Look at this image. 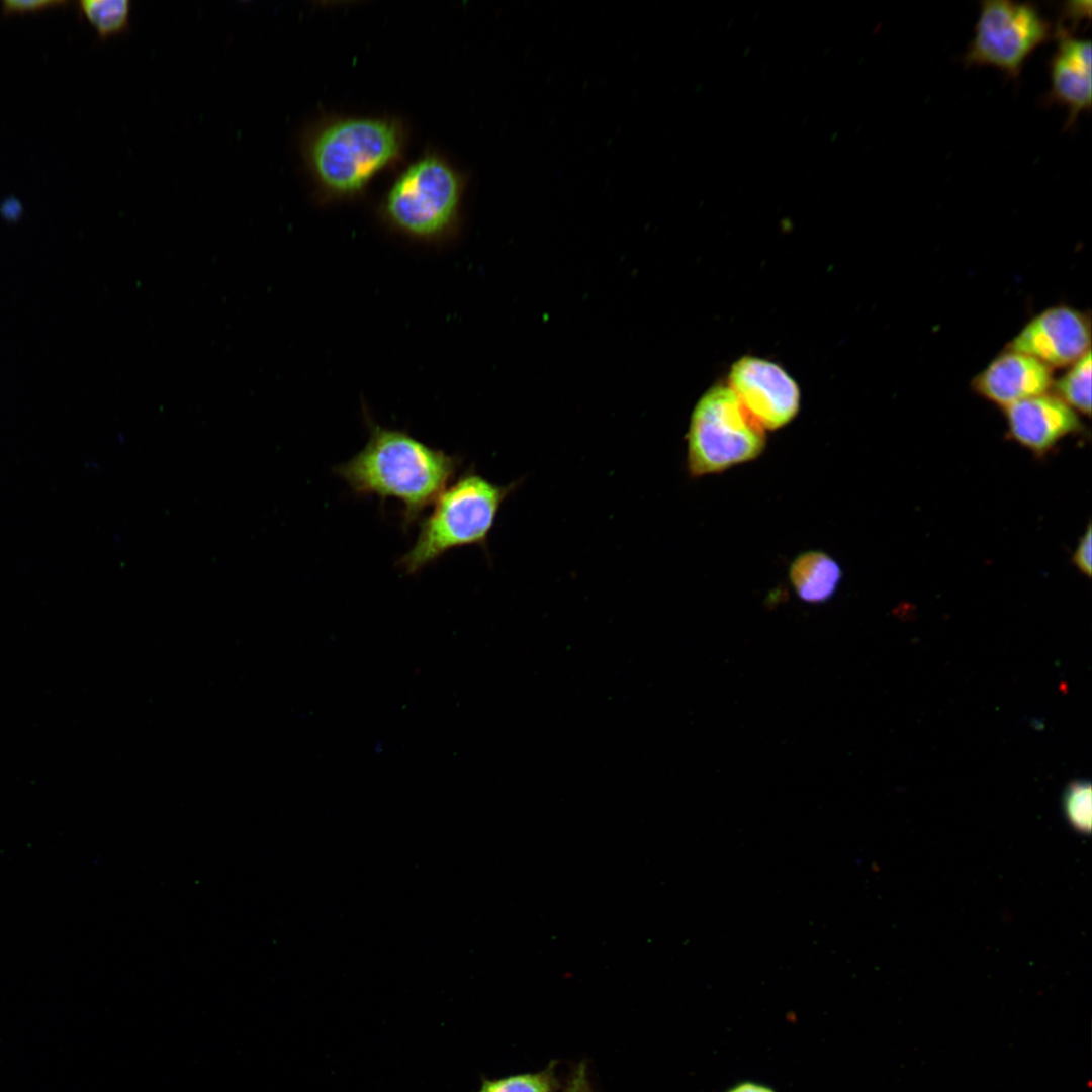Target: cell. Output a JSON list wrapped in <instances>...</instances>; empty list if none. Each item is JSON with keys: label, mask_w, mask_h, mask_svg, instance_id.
<instances>
[{"label": "cell", "mask_w": 1092, "mask_h": 1092, "mask_svg": "<svg viewBox=\"0 0 1092 1092\" xmlns=\"http://www.w3.org/2000/svg\"><path fill=\"white\" fill-rule=\"evenodd\" d=\"M369 439L364 448L334 468L357 495H375L402 505V526L421 518L456 474L461 458L431 447L408 432L378 425L364 412Z\"/></svg>", "instance_id": "obj_1"}, {"label": "cell", "mask_w": 1092, "mask_h": 1092, "mask_svg": "<svg viewBox=\"0 0 1092 1092\" xmlns=\"http://www.w3.org/2000/svg\"><path fill=\"white\" fill-rule=\"evenodd\" d=\"M402 146V129L394 121L351 117L313 132L304 145V155L324 190L349 196L360 192L377 172L397 159Z\"/></svg>", "instance_id": "obj_2"}, {"label": "cell", "mask_w": 1092, "mask_h": 1092, "mask_svg": "<svg viewBox=\"0 0 1092 1092\" xmlns=\"http://www.w3.org/2000/svg\"><path fill=\"white\" fill-rule=\"evenodd\" d=\"M516 487L517 482L498 485L472 469L465 471L433 503L413 547L397 566L415 574L454 548H485L499 508Z\"/></svg>", "instance_id": "obj_3"}, {"label": "cell", "mask_w": 1092, "mask_h": 1092, "mask_svg": "<svg viewBox=\"0 0 1092 1092\" xmlns=\"http://www.w3.org/2000/svg\"><path fill=\"white\" fill-rule=\"evenodd\" d=\"M461 194L459 174L440 157L427 155L396 178L383 201L382 215L407 238L442 243L457 229Z\"/></svg>", "instance_id": "obj_4"}, {"label": "cell", "mask_w": 1092, "mask_h": 1092, "mask_svg": "<svg viewBox=\"0 0 1092 1092\" xmlns=\"http://www.w3.org/2000/svg\"><path fill=\"white\" fill-rule=\"evenodd\" d=\"M764 447V429L729 386L712 387L697 402L687 434V468L692 477L753 460Z\"/></svg>", "instance_id": "obj_5"}, {"label": "cell", "mask_w": 1092, "mask_h": 1092, "mask_svg": "<svg viewBox=\"0 0 1092 1092\" xmlns=\"http://www.w3.org/2000/svg\"><path fill=\"white\" fill-rule=\"evenodd\" d=\"M1052 33V24L1033 2L983 0L963 61L996 66L1016 79L1025 59Z\"/></svg>", "instance_id": "obj_6"}, {"label": "cell", "mask_w": 1092, "mask_h": 1092, "mask_svg": "<svg viewBox=\"0 0 1092 1092\" xmlns=\"http://www.w3.org/2000/svg\"><path fill=\"white\" fill-rule=\"evenodd\" d=\"M728 380L729 388L763 429L785 426L799 411L798 385L776 363L742 357L732 366Z\"/></svg>", "instance_id": "obj_7"}, {"label": "cell", "mask_w": 1092, "mask_h": 1092, "mask_svg": "<svg viewBox=\"0 0 1092 1092\" xmlns=\"http://www.w3.org/2000/svg\"><path fill=\"white\" fill-rule=\"evenodd\" d=\"M1090 318L1068 305L1049 307L1033 316L1009 342L1007 350L1029 355L1051 368L1073 364L1091 350Z\"/></svg>", "instance_id": "obj_8"}, {"label": "cell", "mask_w": 1092, "mask_h": 1092, "mask_svg": "<svg viewBox=\"0 0 1092 1092\" xmlns=\"http://www.w3.org/2000/svg\"><path fill=\"white\" fill-rule=\"evenodd\" d=\"M1054 33L1057 48L1049 61L1051 87L1043 103L1066 106L1069 127L1082 110L1091 107V40L1074 36L1058 23Z\"/></svg>", "instance_id": "obj_9"}, {"label": "cell", "mask_w": 1092, "mask_h": 1092, "mask_svg": "<svg viewBox=\"0 0 1092 1092\" xmlns=\"http://www.w3.org/2000/svg\"><path fill=\"white\" fill-rule=\"evenodd\" d=\"M1004 414L1010 437L1036 455L1081 428L1078 414L1049 392L1008 405Z\"/></svg>", "instance_id": "obj_10"}, {"label": "cell", "mask_w": 1092, "mask_h": 1092, "mask_svg": "<svg viewBox=\"0 0 1092 1092\" xmlns=\"http://www.w3.org/2000/svg\"><path fill=\"white\" fill-rule=\"evenodd\" d=\"M1052 369L1029 355L1005 349L973 378L972 388L1004 408L1048 393L1055 380Z\"/></svg>", "instance_id": "obj_11"}, {"label": "cell", "mask_w": 1092, "mask_h": 1092, "mask_svg": "<svg viewBox=\"0 0 1092 1092\" xmlns=\"http://www.w3.org/2000/svg\"><path fill=\"white\" fill-rule=\"evenodd\" d=\"M842 577L839 564L821 551H807L792 562L789 569L791 584L800 599L808 603H824L837 590Z\"/></svg>", "instance_id": "obj_12"}, {"label": "cell", "mask_w": 1092, "mask_h": 1092, "mask_svg": "<svg viewBox=\"0 0 1092 1092\" xmlns=\"http://www.w3.org/2000/svg\"><path fill=\"white\" fill-rule=\"evenodd\" d=\"M1091 350L1087 351L1060 378L1054 380L1055 395L1076 413L1091 414Z\"/></svg>", "instance_id": "obj_13"}, {"label": "cell", "mask_w": 1092, "mask_h": 1092, "mask_svg": "<svg viewBox=\"0 0 1092 1092\" xmlns=\"http://www.w3.org/2000/svg\"><path fill=\"white\" fill-rule=\"evenodd\" d=\"M557 1061L537 1072L519 1073L500 1078H482L477 1092H557L562 1084L556 1074Z\"/></svg>", "instance_id": "obj_14"}, {"label": "cell", "mask_w": 1092, "mask_h": 1092, "mask_svg": "<svg viewBox=\"0 0 1092 1092\" xmlns=\"http://www.w3.org/2000/svg\"><path fill=\"white\" fill-rule=\"evenodd\" d=\"M83 15L96 28L100 37H107L127 28L130 15L128 0H82L78 2Z\"/></svg>", "instance_id": "obj_15"}, {"label": "cell", "mask_w": 1092, "mask_h": 1092, "mask_svg": "<svg viewBox=\"0 0 1092 1092\" xmlns=\"http://www.w3.org/2000/svg\"><path fill=\"white\" fill-rule=\"evenodd\" d=\"M1063 809L1069 824L1078 832L1091 829V784L1086 780L1070 783L1063 796Z\"/></svg>", "instance_id": "obj_16"}, {"label": "cell", "mask_w": 1092, "mask_h": 1092, "mask_svg": "<svg viewBox=\"0 0 1092 1092\" xmlns=\"http://www.w3.org/2000/svg\"><path fill=\"white\" fill-rule=\"evenodd\" d=\"M63 0H4L1 9L4 14L39 11L68 4Z\"/></svg>", "instance_id": "obj_17"}, {"label": "cell", "mask_w": 1092, "mask_h": 1092, "mask_svg": "<svg viewBox=\"0 0 1092 1092\" xmlns=\"http://www.w3.org/2000/svg\"><path fill=\"white\" fill-rule=\"evenodd\" d=\"M1091 526L1088 525L1086 532L1079 539L1078 544L1072 555V561L1076 568L1087 576L1091 575Z\"/></svg>", "instance_id": "obj_18"}, {"label": "cell", "mask_w": 1092, "mask_h": 1092, "mask_svg": "<svg viewBox=\"0 0 1092 1092\" xmlns=\"http://www.w3.org/2000/svg\"><path fill=\"white\" fill-rule=\"evenodd\" d=\"M562 1092H595L588 1077L586 1061H580L571 1071Z\"/></svg>", "instance_id": "obj_19"}, {"label": "cell", "mask_w": 1092, "mask_h": 1092, "mask_svg": "<svg viewBox=\"0 0 1092 1092\" xmlns=\"http://www.w3.org/2000/svg\"><path fill=\"white\" fill-rule=\"evenodd\" d=\"M1090 1H1067L1062 8V15L1077 23L1084 17L1090 18Z\"/></svg>", "instance_id": "obj_20"}, {"label": "cell", "mask_w": 1092, "mask_h": 1092, "mask_svg": "<svg viewBox=\"0 0 1092 1092\" xmlns=\"http://www.w3.org/2000/svg\"><path fill=\"white\" fill-rule=\"evenodd\" d=\"M727 1092H776L767 1085L756 1083L752 1081L740 1082L731 1088Z\"/></svg>", "instance_id": "obj_21"}]
</instances>
